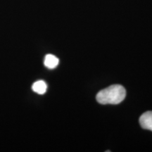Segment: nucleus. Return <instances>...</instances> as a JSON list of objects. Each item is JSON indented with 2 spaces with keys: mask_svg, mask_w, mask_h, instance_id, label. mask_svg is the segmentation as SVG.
<instances>
[{
  "mask_svg": "<svg viewBox=\"0 0 152 152\" xmlns=\"http://www.w3.org/2000/svg\"><path fill=\"white\" fill-rule=\"evenodd\" d=\"M58 63H59L58 58L52 54H47L45 56V61H44L45 66L49 69H54L58 65Z\"/></svg>",
  "mask_w": 152,
  "mask_h": 152,
  "instance_id": "obj_3",
  "label": "nucleus"
},
{
  "mask_svg": "<svg viewBox=\"0 0 152 152\" xmlns=\"http://www.w3.org/2000/svg\"><path fill=\"white\" fill-rule=\"evenodd\" d=\"M140 123L142 128L152 131V111L144 113L140 118Z\"/></svg>",
  "mask_w": 152,
  "mask_h": 152,
  "instance_id": "obj_2",
  "label": "nucleus"
},
{
  "mask_svg": "<svg viewBox=\"0 0 152 152\" xmlns=\"http://www.w3.org/2000/svg\"><path fill=\"white\" fill-rule=\"evenodd\" d=\"M32 89L34 92L39 94H43L47 92V85L45 81L38 80L33 83Z\"/></svg>",
  "mask_w": 152,
  "mask_h": 152,
  "instance_id": "obj_4",
  "label": "nucleus"
},
{
  "mask_svg": "<svg viewBox=\"0 0 152 152\" xmlns=\"http://www.w3.org/2000/svg\"><path fill=\"white\" fill-rule=\"evenodd\" d=\"M126 96V91L122 85H113L101 90L96 94V101L101 104H118Z\"/></svg>",
  "mask_w": 152,
  "mask_h": 152,
  "instance_id": "obj_1",
  "label": "nucleus"
}]
</instances>
